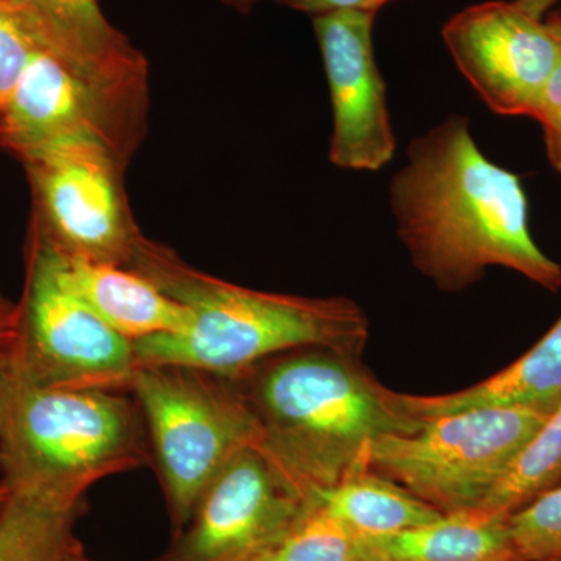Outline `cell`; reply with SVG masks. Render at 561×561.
I'll return each instance as SVG.
<instances>
[{"label":"cell","instance_id":"4fadbf2b","mask_svg":"<svg viewBox=\"0 0 561 561\" xmlns=\"http://www.w3.org/2000/svg\"><path fill=\"white\" fill-rule=\"evenodd\" d=\"M41 46L106 87L146 99L142 55L111 25L99 0H11Z\"/></svg>","mask_w":561,"mask_h":561},{"label":"cell","instance_id":"5bb4252c","mask_svg":"<svg viewBox=\"0 0 561 561\" xmlns=\"http://www.w3.org/2000/svg\"><path fill=\"white\" fill-rule=\"evenodd\" d=\"M404 411L426 421L478 409H534L561 404V317L526 354L485 381L445 394L398 393Z\"/></svg>","mask_w":561,"mask_h":561},{"label":"cell","instance_id":"5b68a950","mask_svg":"<svg viewBox=\"0 0 561 561\" xmlns=\"http://www.w3.org/2000/svg\"><path fill=\"white\" fill-rule=\"evenodd\" d=\"M130 393L180 535L220 471L261 448L260 421L231 378L180 365H139Z\"/></svg>","mask_w":561,"mask_h":561},{"label":"cell","instance_id":"cb8c5ba5","mask_svg":"<svg viewBox=\"0 0 561 561\" xmlns=\"http://www.w3.org/2000/svg\"><path fill=\"white\" fill-rule=\"evenodd\" d=\"M290 9L319 16L334 11H365L378 13L391 0H276Z\"/></svg>","mask_w":561,"mask_h":561},{"label":"cell","instance_id":"d4e9b609","mask_svg":"<svg viewBox=\"0 0 561 561\" xmlns=\"http://www.w3.org/2000/svg\"><path fill=\"white\" fill-rule=\"evenodd\" d=\"M20 324V305L0 291V373L7 367Z\"/></svg>","mask_w":561,"mask_h":561},{"label":"cell","instance_id":"ac0fdd59","mask_svg":"<svg viewBox=\"0 0 561 561\" xmlns=\"http://www.w3.org/2000/svg\"><path fill=\"white\" fill-rule=\"evenodd\" d=\"M84 500L10 490L0 508V561H72L83 556L76 537Z\"/></svg>","mask_w":561,"mask_h":561},{"label":"cell","instance_id":"603a6c76","mask_svg":"<svg viewBox=\"0 0 561 561\" xmlns=\"http://www.w3.org/2000/svg\"><path fill=\"white\" fill-rule=\"evenodd\" d=\"M549 21L556 25L561 39V18L556 11L548 14ZM534 119L541 124L545 133L546 151L549 162L557 172H561V57L559 65L553 69L551 79L546 83L540 95Z\"/></svg>","mask_w":561,"mask_h":561},{"label":"cell","instance_id":"8fae6325","mask_svg":"<svg viewBox=\"0 0 561 561\" xmlns=\"http://www.w3.org/2000/svg\"><path fill=\"white\" fill-rule=\"evenodd\" d=\"M316 505L261 448L231 460L210 482L164 561H245L290 530Z\"/></svg>","mask_w":561,"mask_h":561},{"label":"cell","instance_id":"83f0119b","mask_svg":"<svg viewBox=\"0 0 561 561\" xmlns=\"http://www.w3.org/2000/svg\"><path fill=\"white\" fill-rule=\"evenodd\" d=\"M10 490L7 489L5 485H3L2 482H0V508H2L3 502L7 501V497H9Z\"/></svg>","mask_w":561,"mask_h":561},{"label":"cell","instance_id":"44dd1931","mask_svg":"<svg viewBox=\"0 0 561 561\" xmlns=\"http://www.w3.org/2000/svg\"><path fill=\"white\" fill-rule=\"evenodd\" d=\"M516 561H561V483L508 518Z\"/></svg>","mask_w":561,"mask_h":561},{"label":"cell","instance_id":"ba28073f","mask_svg":"<svg viewBox=\"0 0 561 561\" xmlns=\"http://www.w3.org/2000/svg\"><path fill=\"white\" fill-rule=\"evenodd\" d=\"M140 103L38 47L0 110V147L24 162L65 144L94 140L124 161Z\"/></svg>","mask_w":561,"mask_h":561},{"label":"cell","instance_id":"e0dca14e","mask_svg":"<svg viewBox=\"0 0 561 561\" xmlns=\"http://www.w3.org/2000/svg\"><path fill=\"white\" fill-rule=\"evenodd\" d=\"M323 508L356 538H375L423 526L443 513L400 483L368 467L367 454L345 476L317 496Z\"/></svg>","mask_w":561,"mask_h":561},{"label":"cell","instance_id":"277c9868","mask_svg":"<svg viewBox=\"0 0 561 561\" xmlns=\"http://www.w3.org/2000/svg\"><path fill=\"white\" fill-rule=\"evenodd\" d=\"M151 461L125 391L47 389L0 373V472L9 490L84 500L94 483Z\"/></svg>","mask_w":561,"mask_h":561},{"label":"cell","instance_id":"f1b7e54d","mask_svg":"<svg viewBox=\"0 0 561 561\" xmlns=\"http://www.w3.org/2000/svg\"><path fill=\"white\" fill-rule=\"evenodd\" d=\"M72 561H90V560H87V559H84L83 556H80V557H77V559H73ZM161 561H164V560H161Z\"/></svg>","mask_w":561,"mask_h":561},{"label":"cell","instance_id":"52a82bcc","mask_svg":"<svg viewBox=\"0 0 561 561\" xmlns=\"http://www.w3.org/2000/svg\"><path fill=\"white\" fill-rule=\"evenodd\" d=\"M548 412L478 409L437 416L412 434L383 435L368 467L446 513L479 507Z\"/></svg>","mask_w":561,"mask_h":561},{"label":"cell","instance_id":"9c48e42d","mask_svg":"<svg viewBox=\"0 0 561 561\" xmlns=\"http://www.w3.org/2000/svg\"><path fill=\"white\" fill-rule=\"evenodd\" d=\"M36 208L33 220L72 256L127 267L140 234L130 219L108 146L79 140L24 161Z\"/></svg>","mask_w":561,"mask_h":561},{"label":"cell","instance_id":"9a60e30c","mask_svg":"<svg viewBox=\"0 0 561 561\" xmlns=\"http://www.w3.org/2000/svg\"><path fill=\"white\" fill-rule=\"evenodd\" d=\"M66 257L80 297L122 337L135 343L190 323L187 309L140 273L68 253Z\"/></svg>","mask_w":561,"mask_h":561},{"label":"cell","instance_id":"484cf974","mask_svg":"<svg viewBox=\"0 0 561 561\" xmlns=\"http://www.w3.org/2000/svg\"><path fill=\"white\" fill-rule=\"evenodd\" d=\"M516 5L522 7L524 11L531 14V16L538 18V20H545L553 7L559 5L561 0H515Z\"/></svg>","mask_w":561,"mask_h":561},{"label":"cell","instance_id":"f546056e","mask_svg":"<svg viewBox=\"0 0 561 561\" xmlns=\"http://www.w3.org/2000/svg\"><path fill=\"white\" fill-rule=\"evenodd\" d=\"M557 14L561 18V9L556 11Z\"/></svg>","mask_w":561,"mask_h":561},{"label":"cell","instance_id":"2e32d148","mask_svg":"<svg viewBox=\"0 0 561 561\" xmlns=\"http://www.w3.org/2000/svg\"><path fill=\"white\" fill-rule=\"evenodd\" d=\"M511 515L489 508L446 513L434 522L357 538L362 561H516Z\"/></svg>","mask_w":561,"mask_h":561},{"label":"cell","instance_id":"7c38bea8","mask_svg":"<svg viewBox=\"0 0 561 561\" xmlns=\"http://www.w3.org/2000/svg\"><path fill=\"white\" fill-rule=\"evenodd\" d=\"M375 18L365 11H334L312 20L334 114L330 158L350 171H379L397 149L386 83L373 49Z\"/></svg>","mask_w":561,"mask_h":561},{"label":"cell","instance_id":"30bf717a","mask_svg":"<svg viewBox=\"0 0 561 561\" xmlns=\"http://www.w3.org/2000/svg\"><path fill=\"white\" fill-rule=\"evenodd\" d=\"M443 39L479 98L501 116H534L561 57V39L548 18L538 20L504 0L454 14Z\"/></svg>","mask_w":561,"mask_h":561},{"label":"cell","instance_id":"3957f363","mask_svg":"<svg viewBox=\"0 0 561 561\" xmlns=\"http://www.w3.org/2000/svg\"><path fill=\"white\" fill-rule=\"evenodd\" d=\"M359 359L323 348L290 351L231 378L260 421L262 453L313 505L371 442L412 434L423 423Z\"/></svg>","mask_w":561,"mask_h":561},{"label":"cell","instance_id":"6da1fadb","mask_svg":"<svg viewBox=\"0 0 561 561\" xmlns=\"http://www.w3.org/2000/svg\"><path fill=\"white\" fill-rule=\"evenodd\" d=\"M390 202L413 265L438 289H467L489 267L561 289V265L531 238L519 176L479 150L465 117H448L413 140Z\"/></svg>","mask_w":561,"mask_h":561},{"label":"cell","instance_id":"4316f807","mask_svg":"<svg viewBox=\"0 0 561 561\" xmlns=\"http://www.w3.org/2000/svg\"><path fill=\"white\" fill-rule=\"evenodd\" d=\"M221 2L228 3L239 11H250L256 3L264 2V0H221Z\"/></svg>","mask_w":561,"mask_h":561},{"label":"cell","instance_id":"d6986e66","mask_svg":"<svg viewBox=\"0 0 561 561\" xmlns=\"http://www.w3.org/2000/svg\"><path fill=\"white\" fill-rule=\"evenodd\" d=\"M561 483V404L526 442L479 507L507 513Z\"/></svg>","mask_w":561,"mask_h":561},{"label":"cell","instance_id":"7402d4cb","mask_svg":"<svg viewBox=\"0 0 561 561\" xmlns=\"http://www.w3.org/2000/svg\"><path fill=\"white\" fill-rule=\"evenodd\" d=\"M41 46L24 13L11 0H0V110Z\"/></svg>","mask_w":561,"mask_h":561},{"label":"cell","instance_id":"8992f818","mask_svg":"<svg viewBox=\"0 0 561 561\" xmlns=\"http://www.w3.org/2000/svg\"><path fill=\"white\" fill-rule=\"evenodd\" d=\"M20 324L5 370L47 389L130 391L135 346L80 297L68 257L32 221Z\"/></svg>","mask_w":561,"mask_h":561},{"label":"cell","instance_id":"ffe728a7","mask_svg":"<svg viewBox=\"0 0 561 561\" xmlns=\"http://www.w3.org/2000/svg\"><path fill=\"white\" fill-rule=\"evenodd\" d=\"M245 561H362L357 538L319 505Z\"/></svg>","mask_w":561,"mask_h":561},{"label":"cell","instance_id":"7a4b0ae2","mask_svg":"<svg viewBox=\"0 0 561 561\" xmlns=\"http://www.w3.org/2000/svg\"><path fill=\"white\" fill-rule=\"evenodd\" d=\"M127 268L157 284L191 316L179 332L133 343L138 365H180L232 378L290 351L323 348L360 357L367 343V316L350 298L236 286L195 271L142 236Z\"/></svg>","mask_w":561,"mask_h":561}]
</instances>
